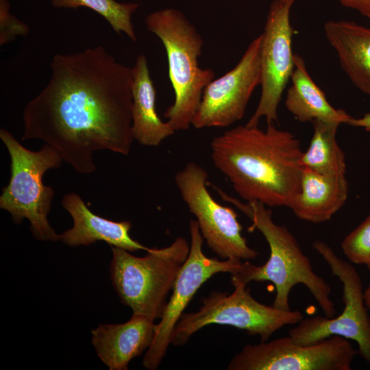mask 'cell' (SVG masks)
<instances>
[{
    "instance_id": "ba28073f",
    "label": "cell",
    "mask_w": 370,
    "mask_h": 370,
    "mask_svg": "<svg viewBox=\"0 0 370 370\" xmlns=\"http://www.w3.org/2000/svg\"><path fill=\"white\" fill-rule=\"evenodd\" d=\"M312 247L342 282L344 308L336 317H304L288 331V336L294 343L306 345L333 335L343 336L356 342L358 354L370 365V316L360 276L351 263L339 258L325 242L317 240Z\"/></svg>"
},
{
    "instance_id": "52a82bcc",
    "label": "cell",
    "mask_w": 370,
    "mask_h": 370,
    "mask_svg": "<svg viewBox=\"0 0 370 370\" xmlns=\"http://www.w3.org/2000/svg\"><path fill=\"white\" fill-rule=\"evenodd\" d=\"M231 281L234 287L231 294L212 292L203 299L199 310L183 313L173 330L171 344L183 345L194 333L211 324L231 325L264 342L282 327L297 325L304 319L299 310H282L258 301L246 284Z\"/></svg>"
},
{
    "instance_id": "3957f363",
    "label": "cell",
    "mask_w": 370,
    "mask_h": 370,
    "mask_svg": "<svg viewBox=\"0 0 370 370\" xmlns=\"http://www.w3.org/2000/svg\"><path fill=\"white\" fill-rule=\"evenodd\" d=\"M214 188L223 201L236 206L251 220L249 230H258L270 249L269 258L265 264L256 266L246 260L241 270L232 275L231 280L246 285L251 281L271 282L275 288L272 306L282 310H291L290 293L295 286L301 284L314 297L324 315L334 317L336 308L330 298V286L314 271L308 257L293 234L285 225L274 222L270 208L259 202L244 203L216 186Z\"/></svg>"
},
{
    "instance_id": "9c48e42d",
    "label": "cell",
    "mask_w": 370,
    "mask_h": 370,
    "mask_svg": "<svg viewBox=\"0 0 370 370\" xmlns=\"http://www.w3.org/2000/svg\"><path fill=\"white\" fill-rule=\"evenodd\" d=\"M208 174L200 164L189 162L174 175L175 186L189 211L195 217L208 247L219 258L250 260L259 253L250 247L232 208L217 202L207 188Z\"/></svg>"
},
{
    "instance_id": "5b68a950",
    "label": "cell",
    "mask_w": 370,
    "mask_h": 370,
    "mask_svg": "<svg viewBox=\"0 0 370 370\" xmlns=\"http://www.w3.org/2000/svg\"><path fill=\"white\" fill-rule=\"evenodd\" d=\"M110 278L121 301L133 314L155 320L166 309L178 272L186 260L190 245L180 236L169 246L149 248L143 257L111 247Z\"/></svg>"
},
{
    "instance_id": "6da1fadb",
    "label": "cell",
    "mask_w": 370,
    "mask_h": 370,
    "mask_svg": "<svg viewBox=\"0 0 370 370\" xmlns=\"http://www.w3.org/2000/svg\"><path fill=\"white\" fill-rule=\"evenodd\" d=\"M45 87L25 106L22 140L39 139L56 149L82 174L96 171L95 152L131 151L132 68L102 46L56 54Z\"/></svg>"
},
{
    "instance_id": "5bb4252c",
    "label": "cell",
    "mask_w": 370,
    "mask_h": 370,
    "mask_svg": "<svg viewBox=\"0 0 370 370\" xmlns=\"http://www.w3.org/2000/svg\"><path fill=\"white\" fill-rule=\"evenodd\" d=\"M62 205L70 214L73 223L71 228L59 234L58 241L70 247L88 246L104 241L110 247L130 252L149 249L131 237L130 221H114L95 214L79 195L75 193L66 194Z\"/></svg>"
},
{
    "instance_id": "8992f818",
    "label": "cell",
    "mask_w": 370,
    "mask_h": 370,
    "mask_svg": "<svg viewBox=\"0 0 370 370\" xmlns=\"http://www.w3.org/2000/svg\"><path fill=\"white\" fill-rule=\"evenodd\" d=\"M0 138L10 157L11 172L9 182L0 196V208L8 212L16 224L27 219L36 239L58 241L59 234L48 221L54 190L44 184L42 177L47 171L61 166V154L47 144L38 151L29 150L3 128Z\"/></svg>"
},
{
    "instance_id": "277c9868",
    "label": "cell",
    "mask_w": 370,
    "mask_h": 370,
    "mask_svg": "<svg viewBox=\"0 0 370 370\" xmlns=\"http://www.w3.org/2000/svg\"><path fill=\"white\" fill-rule=\"evenodd\" d=\"M145 21L147 29L161 40L167 56L175 99L164 116L175 132L188 130L204 88L215 77L212 69L199 66L204 40L185 15L175 8L151 12Z\"/></svg>"
},
{
    "instance_id": "ac0fdd59",
    "label": "cell",
    "mask_w": 370,
    "mask_h": 370,
    "mask_svg": "<svg viewBox=\"0 0 370 370\" xmlns=\"http://www.w3.org/2000/svg\"><path fill=\"white\" fill-rule=\"evenodd\" d=\"M132 71V128L134 139L140 145L156 147L175 132L167 121H162L158 115L156 90L144 55L137 56Z\"/></svg>"
},
{
    "instance_id": "30bf717a",
    "label": "cell",
    "mask_w": 370,
    "mask_h": 370,
    "mask_svg": "<svg viewBox=\"0 0 370 370\" xmlns=\"http://www.w3.org/2000/svg\"><path fill=\"white\" fill-rule=\"evenodd\" d=\"M358 352L338 335L311 345L294 343L288 336L247 345L227 365L228 370H352Z\"/></svg>"
},
{
    "instance_id": "7402d4cb",
    "label": "cell",
    "mask_w": 370,
    "mask_h": 370,
    "mask_svg": "<svg viewBox=\"0 0 370 370\" xmlns=\"http://www.w3.org/2000/svg\"><path fill=\"white\" fill-rule=\"evenodd\" d=\"M341 248L351 262L370 266V214L345 237Z\"/></svg>"
},
{
    "instance_id": "603a6c76",
    "label": "cell",
    "mask_w": 370,
    "mask_h": 370,
    "mask_svg": "<svg viewBox=\"0 0 370 370\" xmlns=\"http://www.w3.org/2000/svg\"><path fill=\"white\" fill-rule=\"evenodd\" d=\"M29 32L27 25L10 12L8 0H0V45L14 40L16 36H25Z\"/></svg>"
},
{
    "instance_id": "44dd1931",
    "label": "cell",
    "mask_w": 370,
    "mask_h": 370,
    "mask_svg": "<svg viewBox=\"0 0 370 370\" xmlns=\"http://www.w3.org/2000/svg\"><path fill=\"white\" fill-rule=\"evenodd\" d=\"M51 3L56 8H90L102 16L114 32L125 33L134 42L137 40L132 21V16L139 6L137 3H121L115 0H51Z\"/></svg>"
},
{
    "instance_id": "2e32d148",
    "label": "cell",
    "mask_w": 370,
    "mask_h": 370,
    "mask_svg": "<svg viewBox=\"0 0 370 370\" xmlns=\"http://www.w3.org/2000/svg\"><path fill=\"white\" fill-rule=\"evenodd\" d=\"M324 32L343 71L370 97V28L351 21H329Z\"/></svg>"
},
{
    "instance_id": "d6986e66",
    "label": "cell",
    "mask_w": 370,
    "mask_h": 370,
    "mask_svg": "<svg viewBox=\"0 0 370 370\" xmlns=\"http://www.w3.org/2000/svg\"><path fill=\"white\" fill-rule=\"evenodd\" d=\"M294 62L292 84L285 99L287 110L301 122L323 121L348 125L352 116L330 105L323 91L310 76L302 58L295 54Z\"/></svg>"
},
{
    "instance_id": "cb8c5ba5",
    "label": "cell",
    "mask_w": 370,
    "mask_h": 370,
    "mask_svg": "<svg viewBox=\"0 0 370 370\" xmlns=\"http://www.w3.org/2000/svg\"><path fill=\"white\" fill-rule=\"evenodd\" d=\"M345 7L358 11L370 19V0H338Z\"/></svg>"
},
{
    "instance_id": "9a60e30c",
    "label": "cell",
    "mask_w": 370,
    "mask_h": 370,
    "mask_svg": "<svg viewBox=\"0 0 370 370\" xmlns=\"http://www.w3.org/2000/svg\"><path fill=\"white\" fill-rule=\"evenodd\" d=\"M156 324L147 317L132 314L116 324H100L91 331V342L99 359L110 370H126L130 361L151 345Z\"/></svg>"
},
{
    "instance_id": "484cf974",
    "label": "cell",
    "mask_w": 370,
    "mask_h": 370,
    "mask_svg": "<svg viewBox=\"0 0 370 370\" xmlns=\"http://www.w3.org/2000/svg\"><path fill=\"white\" fill-rule=\"evenodd\" d=\"M368 268V270L370 273V266ZM364 299H365V303L367 307V308L370 310V278H369V282L366 288V289L364 291Z\"/></svg>"
},
{
    "instance_id": "e0dca14e",
    "label": "cell",
    "mask_w": 370,
    "mask_h": 370,
    "mask_svg": "<svg viewBox=\"0 0 370 370\" xmlns=\"http://www.w3.org/2000/svg\"><path fill=\"white\" fill-rule=\"evenodd\" d=\"M348 193L345 175H324L303 168L300 190L291 209L301 220L323 223L343 207Z\"/></svg>"
},
{
    "instance_id": "8fae6325",
    "label": "cell",
    "mask_w": 370,
    "mask_h": 370,
    "mask_svg": "<svg viewBox=\"0 0 370 370\" xmlns=\"http://www.w3.org/2000/svg\"><path fill=\"white\" fill-rule=\"evenodd\" d=\"M189 232V254L178 272L172 295L160 321L156 324L153 341L143 359V367L149 370L156 369L161 363L171 344L177 322L202 284L218 273H236L243 264L238 259L220 260L205 256L202 249L204 238L196 220L190 221Z\"/></svg>"
},
{
    "instance_id": "ffe728a7",
    "label": "cell",
    "mask_w": 370,
    "mask_h": 370,
    "mask_svg": "<svg viewBox=\"0 0 370 370\" xmlns=\"http://www.w3.org/2000/svg\"><path fill=\"white\" fill-rule=\"evenodd\" d=\"M312 123L314 132L308 149L302 153V167L324 175H345V156L336 140L340 124L323 121Z\"/></svg>"
},
{
    "instance_id": "4fadbf2b",
    "label": "cell",
    "mask_w": 370,
    "mask_h": 370,
    "mask_svg": "<svg viewBox=\"0 0 370 370\" xmlns=\"http://www.w3.org/2000/svg\"><path fill=\"white\" fill-rule=\"evenodd\" d=\"M261 34L249 45L238 64L204 88L192 125L197 129L226 127L240 121L260 84Z\"/></svg>"
},
{
    "instance_id": "d4e9b609",
    "label": "cell",
    "mask_w": 370,
    "mask_h": 370,
    "mask_svg": "<svg viewBox=\"0 0 370 370\" xmlns=\"http://www.w3.org/2000/svg\"><path fill=\"white\" fill-rule=\"evenodd\" d=\"M348 125L357 127H362L367 132H370V112L365 113L361 117L354 118L348 123Z\"/></svg>"
},
{
    "instance_id": "7c38bea8",
    "label": "cell",
    "mask_w": 370,
    "mask_h": 370,
    "mask_svg": "<svg viewBox=\"0 0 370 370\" xmlns=\"http://www.w3.org/2000/svg\"><path fill=\"white\" fill-rule=\"evenodd\" d=\"M295 1L275 0L269 8L261 34V94L255 112L246 123L248 125H258L262 118L267 124L278 123V106L295 66L293 29L290 22L291 8Z\"/></svg>"
},
{
    "instance_id": "7a4b0ae2",
    "label": "cell",
    "mask_w": 370,
    "mask_h": 370,
    "mask_svg": "<svg viewBox=\"0 0 370 370\" xmlns=\"http://www.w3.org/2000/svg\"><path fill=\"white\" fill-rule=\"evenodd\" d=\"M214 166L246 202L291 209L300 190L303 151L290 132L267 124L238 125L210 141Z\"/></svg>"
}]
</instances>
